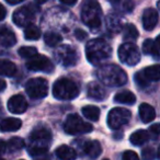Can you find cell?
Segmentation results:
<instances>
[{
    "instance_id": "cell-27",
    "label": "cell",
    "mask_w": 160,
    "mask_h": 160,
    "mask_svg": "<svg viewBox=\"0 0 160 160\" xmlns=\"http://www.w3.org/2000/svg\"><path fill=\"white\" fill-rule=\"evenodd\" d=\"M41 36V30L36 25L30 24L24 30V38L30 41H36Z\"/></svg>"
},
{
    "instance_id": "cell-25",
    "label": "cell",
    "mask_w": 160,
    "mask_h": 160,
    "mask_svg": "<svg viewBox=\"0 0 160 160\" xmlns=\"http://www.w3.org/2000/svg\"><path fill=\"white\" fill-rule=\"evenodd\" d=\"M82 114L88 120L92 121V122H97L100 118V110L94 105H87V107L82 108Z\"/></svg>"
},
{
    "instance_id": "cell-15",
    "label": "cell",
    "mask_w": 160,
    "mask_h": 160,
    "mask_svg": "<svg viewBox=\"0 0 160 160\" xmlns=\"http://www.w3.org/2000/svg\"><path fill=\"white\" fill-rule=\"evenodd\" d=\"M88 96L96 101H102L105 99L107 93H105L104 87H102L101 83L92 81L88 85Z\"/></svg>"
},
{
    "instance_id": "cell-31",
    "label": "cell",
    "mask_w": 160,
    "mask_h": 160,
    "mask_svg": "<svg viewBox=\"0 0 160 160\" xmlns=\"http://www.w3.org/2000/svg\"><path fill=\"white\" fill-rule=\"evenodd\" d=\"M107 23H108V27H109L110 29L114 32L120 31L121 25H122V23H121V19L118 18V16H115V14H110L107 19Z\"/></svg>"
},
{
    "instance_id": "cell-43",
    "label": "cell",
    "mask_w": 160,
    "mask_h": 160,
    "mask_svg": "<svg viewBox=\"0 0 160 160\" xmlns=\"http://www.w3.org/2000/svg\"><path fill=\"white\" fill-rule=\"evenodd\" d=\"M6 1L8 3H10V5H17V3H20L23 0H6Z\"/></svg>"
},
{
    "instance_id": "cell-47",
    "label": "cell",
    "mask_w": 160,
    "mask_h": 160,
    "mask_svg": "<svg viewBox=\"0 0 160 160\" xmlns=\"http://www.w3.org/2000/svg\"><path fill=\"white\" fill-rule=\"evenodd\" d=\"M0 160H5V159H2V158H0Z\"/></svg>"
},
{
    "instance_id": "cell-42",
    "label": "cell",
    "mask_w": 160,
    "mask_h": 160,
    "mask_svg": "<svg viewBox=\"0 0 160 160\" xmlns=\"http://www.w3.org/2000/svg\"><path fill=\"white\" fill-rule=\"evenodd\" d=\"M6 86H7V83H6L5 80L2 79H0V92L3 91V90L6 89Z\"/></svg>"
},
{
    "instance_id": "cell-1",
    "label": "cell",
    "mask_w": 160,
    "mask_h": 160,
    "mask_svg": "<svg viewBox=\"0 0 160 160\" xmlns=\"http://www.w3.org/2000/svg\"><path fill=\"white\" fill-rule=\"evenodd\" d=\"M86 56L90 64L98 66L107 62L112 56V48L108 42L101 38H94L86 45Z\"/></svg>"
},
{
    "instance_id": "cell-34",
    "label": "cell",
    "mask_w": 160,
    "mask_h": 160,
    "mask_svg": "<svg viewBox=\"0 0 160 160\" xmlns=\"http://www.w3.org/2000/svg\"><path fill=\"white\" fill-rule=\"evenodd\" d=\"M135 81H136V83L139 86V87H142V88L147 87V86H148V83H149V81L147 80V78L144 76V72H142V71H139V72L136 73V75H135Z\"/></svg>"
},
{
    "instance_id": "cell-19",
    "label": "cell",
    "mask_w": 160,
    "mask_h": 160,
    "mask_svg": "<svg viewBox=\"0 0 160 160\" xmlns=\"http://www.w3.org/2000/svg\"><path fill=\"white\" fill-rule=\"evenodd\" d=\"M22 126V121L16 118H7L0 122V129L2 132H16Z\"/></svg>"
},
{
    "instance_id": "cell-16",
    "label": "cell",
    "mask_w": 160,
    "mask_h": 160,
    "mask_svg": "<svg viewBox=\"0 0 160 160\" xmlns=\"http://www.w3.org/2000/svg\"><path fill=\"white\" fill-rule=\"evenodd\" d=\"M17 43L16 34L6 27L0 28V46L11 47Z\"/></svg>"
},
{
    "instance_id": "cell-35",
    "label": "cell",
    "mask_w": 160,
    "mask_h": 160,
    "mask_svg": "<svg viewBox=\"0 0 160 160\" xmlns=\"http://www.w3.org/2000/svg\"><path fill=\"white\" fill-rule=\"evenodd\" d=\"M142 160H153L156 158V152L153 148L151 147H147V148L142 149Z\"/></svg>"
},
{
    "instance_id": "cell-7",
    "label": "cell",
    "mask_w": 160,
    "mask_h": 160,
    "mask_svg": "<svg viewBox=\"0 0 160 160\" xmlns=\"http://www.w3.org/2000/svg\"><path fill=\"white\" fill-rule=\"evenodd\" d=\"M118 58L122 62L128 65V66H134L138 64L140 60V53L138 47L134 43H123L118 47Z\"/></svg>"
},
{
    "instance_id": "cell-2",
    "label": "cell",
    "mask_w": 160,
    "mask_h": 160,
    "mask_svg": "<svg viewBox=\"0 0 160 160\" xmlns=\"http://www.w3.org/2000/svg\"><path fill=\"white\" fill-rule=\"evenodd\" d=\"M101 82L109 87H120L127 81V75L121 67L116 65H104L96 72Z\"/></svg>"
},
{
    "instance_id": "cell-33",
    "label": "cell",
    "mask_w": 160,
    "mask_h": 160,
    "mask_svg": "<svg viewBox=\"0 0 160 160\" xmlns=\"http://www.w3.org/2000/svg\"><path fill=\"white\" fill-rule=\"evenodd\" d=\"M110 2H111L114 7H116L118 5H120L121 0H110ZM132 9H133V3H132L131 1H128V0H125V1H123L122 7H121V10H122V11L129 12V11H132Z\"/></svg>"
},
{
    "instance_id": "cell-45",
    "label": "cell",
    "mask_w": 160,
    "mask_h": 160,
    "mask_svg": "<svg viewBox=\"0 0 160 160\" xmlns=\"http://www.w3.org/2000/svg\"><path fill=\"white\" fill-rule=\"evenodd\" d=\"M38 160H46V159H38Z\"/></svg>"
},
{
    "instance_id": "cell-36",
    "label": "cell",
    "mask_w": 160,
    "mask_h": 160,
    "mask_svg": "<svg viewBox=\"0 0 160 160\" xmlns=\"http://www.w3.org/2000/svg\"><path fill=\"white\" fill-rule=\"evenodd\" d=\"M123 160H140L138 155L133 150H126L123 153Z\"/></svg>"
},
{
    "instance_id": "cell-5",
    "label": "cell",
    "mask_w": 160,
    "mask_h": 160,
    "mask_svg": "<svg viewBox=\"0 0 160 160\" xmlns=\"http://www.w3.org/2000/svg\"><path fill=\"white\" fill-rule=\"evenodd\" d=\"M53 94L58 100H72L79 94V88L68 78H60L54 83Z\"/></svg>"
},
{
    "instance_id": "cell-6",
    "label": "cell",
    "mask_w": 160,
    "mask_h": 160,
    "mask_svg": "<svg viewBox=\"0 0 160 160\" xmlns=\"http://www.w3.org/2000/svg\"><path fill=\"white\" fill-rule=\"evenodd\" d=\"M93 129L90 123H87L77 114H70L67 116L64 123V131L69 135H79V134L90 133Z\"/></svg>"
},
{
    "instance_id": "cell-26",
    "label": "cell",
    "mask_w": 160,
    "mask_h": 160,
    "mask_svg": "<svg viewBox=\"0 0 160 160\" xmlns=\"http://www.w3.org/2000/svg\"><path fill=\"white\" fill-rule=\"evenodd\" d=\"M142 72H144V76L147 78L148 81H158L160 78V70L158 65L147 67Z\"/></svg>"
},
{
    "instance_id": "cell-39",
    "label": "cell",
    "mask_w": 160,
    "mask_h": 160,
    "mask_svg": "<svg viewBox=\"0 0 160 160\" xmlns=\"http://www.w3.org/2000/svg\"><path fill=\"white\" fill-rule=\"evenodd\" d=\"M6 150H7V142L5 140L0 139V155L5 153Z\"/></svg>"
},
{
    "instance_id": "cell-22",
    "label": "cell",
    "mask_w": 160,
    "mask_h": 160,
    "mask_svg": "<svg viewBox=\"0 0 160 160\" xmlns=\"http://www.w3.org/2000/svg\"><path fill=\"white\" fill-rule=\"evenodd\" d=\"M149 139V134L147 131L144 129H138V131L134 132L129 137V140L133 145L135 146H140V145L145 144L147 140Z\"/></svg>"
},
{
    "instance_id": "cell-21",
    "label": "cell",
    "mask_w": 160,
    "mask_h": 160,
    "mask_svg": "<svg viewBox=\"0 0 160 160\" xmlns=\"http://www.w3.org/2000/svg\"><path fill=\"white\" fill-rule=\"evenodd\" d=\"M56 156L60 160H75L77 158V153L71 147L67 145H62L56 149Z\"/></svg>"
},
{
    "instance_id": "cell-37",
    "label": "cell",
    "mask_w": 160,
    "mask_h": 160,
    "mask_svg": "<svg viewBox=\"0 0 160 160\" xmlns=\"http://www.w3.org/2000/svg\"><path fill=\"white\" fill-rule=\"evenodd\" d=\"M149 131H150V134L153 136L155 138H158V136H159V133H160V126L159 124H153L150 126V128H149Z\"/></svg>"
},
{
    "instance_id": "cell-30",
    "label": "cell",
    "mask_w": 160,
    "mask_h": 160,
    "mask_svg": "<svg viewBox=\"0 0 160 160\" xmlns=\"http://www.w3.org/2000/svg\"><path fill=\"white\" fill-rule=\"evenodd\" d=\"M124 40L125 41H134L138 38V31L134 24H126L124 27Z\"/></svg>"
},
{
    "instance_id": "cell-48",
    "label": "cell",
    "mask_w": 160,
    "mask_h": 160,
    "mask_svg": "<svg viewBox=\"0 0 160 160\" xmlns=\"http://www.w3.org/2000/svg\"><path fill=\"white\" fill-rule=\"evenodd\" d=\"M103 160H110V159H103Z\"/></svg>"
},
{
    "instance_id": "cell-46",
    "label": "cell",
    "mask_w": 160,
    "mask_h": 160,
    "mask_svg": "<svg viewBox=\"0 0 160 160\" xmlns=\"http://www.w3.org/2000/svg\"><path fill=\"white\" fill-rule=\"evenodd\" d=\"M0 109H1V102H0Z\"/></svg>"
},
{
    "instance_id": "cell-18",
    "label": "cell",
    "mask_w": 160,
    "mask_h": 160,
    "mask_svg": "<svg viewBox=\"0 0 160 160\" xmlns=\"http://www.w3.org/2000/svg\"><path fill=\"white\" fill-rule=\"evenodd\" d=\"M159 36H157L156 41H152L150 38H147L142 43V52L146 55H151L156 59H159V45H158Z\"/></svg>"
},
{
    "instance_id": "cell-14",
    "label": "cell",
    "mask_w": 160,
    "mask_h": 160,
    "mask_svg": "<svg viewBox=\"0 0 160 160\" xmlns=\"http://www.w3.org/2000/svg\"><path fill=\"white\" fill-rule=\"evenodd\" d=\"M158 23V12L152 8H147L142 13V25L147 31H151L155 29Z\"/></svg>"
},
{
    "instance_id": "cell-29",
    "label": "cell",
    "mask_w": 160,
    "mask_h": 160,
    "mask_svg": "<svg viewBox=\"0 0 160 160\" xmlns=\"http://www.w3.org/2000/svg\"><path fill=\"white\" fill-rule=\"evenodd\" d=\"M62 36L59 34L55 33V32H47L44 35V41L48 46L51 47H55L62 42Z\"/></svg>"
},
{
    "instance_id": "cell-49",
    "label": "cell",
    "mask_w": 160,
    "mask_h": 160,
    "mask_svg": "<svg viewBox=\"0 0 160 160\" xmlns=\"http://www.w3.org/2000/svg\"><path fill=\"white\" fill-rule=\"evenodd\" d=\"M21 160H23V159H21Z\"/></svg>"
},
{
    "instance_id": "cell-11",
    "label": "cell",
    "mask_w": 160,
    "mask_h": 160,
    "mask_svg": "<svg viewBox=\"0 0 160 160\" xmlns=\"http://www.w3.org/2000/svg\"><path fill=\"white\" fill-rule=\"evenodd\" d=\"M27 67L32 71H44V72H52L54 69L53 62L44 55H38L29 58L27 62Z\"/></svg>"
},
{
    "instance_id": "cell-28",
    "label": "cell",
    "mask_w": 160,
    "mask_h": 160,
    "mask_svg": "<svg viewBox=\"0 0 160 160\" xmlns=\"http://www.w3.org/2000/svg\"><path fill=\"white\" fill-rule=\"evenodd\" d=\"M24 147V140L20 137H12L10 138V140L7 144V149H9V151L11 152H16L19 151Z\"/></svg>"
},
{
    "instance_id": "cell-13",
    "label": "cell",
    "mask_w": 160,
    "mask_h": 160,
    "mask_svg": "<svg viewBox=\"0 0 160 160\" xmlns=\"http://www.w3.org/2000/svg\"><path fill=\"white\" fill-rule=\"evenodd\" d=\"M8 109L11 113L22 114L28 109V101L22 94H16L8 101Z\"/></svg>"
},
{
    "instance_id": "cell-10",
    "label": "cell",
    "mask_w": 160,
    "mask_h": 160,
    "mask_svg": "<svg viewBox=\"0 0 160 160\" xmlns=\"http://www.w3.org/2000/svg\"><path fill=\"white\" fill-rule=\"evenodd\" d=\"M56 59L62 66H73L78 62V53L69 45H62L56 51Z\"/></svg>"
},
{
    "instance_id": "cell-9",
    "label": "cell",
    "mask_w": 160,
    "mask_h": 160,
    "mask_svg": "<svg viewBox=\"0 0 160 160\" xmlns=\"http://www.w3.org/2000/svg\"><path fill=\"white\" fill-rule=\"evenodd\" d=\"M132 118V114L128 110L123 108H115L110 111L108 115V125L112 129H118L123 125L127 124Z\"/></svg>"
},
{
    "instance_id": "cell-4",
    "label": "cell",
    "mask_w": 160,
    "mask_h": 160,
    "mask_svg": "<svg viewBox=\"0 0 160 160\" xmlns=\"http://www.w3.org/2000/svg\"><path fill=\"white\" fill-rule=\"evenodd\" d=\"M81 19L83 23L92 31H97L101 28L102 11L96 0H87L81 9Z\"/></svg>"
},
{
    "instance_id": "cell-24",
    "label": "cell",
    "mask_w": 160,
    "mask_h": 160,
    "mask_svg": "<svg viewBox=\"0 0 160 160\" xmlns=\"http://www.w3.org/2000/svg\"><path fill=\"white\" fill-rule=\"evenodd\" d=\"M16 72H17V66L13 62L8 59L0 60V75L11 77V76L16 75Z\"/></svg>"
},
{
    "instance_id": "cell-38",
    "label": "cell",
    "mask_w": 160,
    "mask_h": 160,
    "mask_svg": "<svg viewBox=\"0 0 160 160\" xmlns=\"http://www.w3.org/2000/svg\"><path fill=\"white\" fill-rule=\"evenodd\" d=\"M75 36L77 38V40L83 41V40H85V38L88 36V34L86 33L85 31H82V30L78 29V30H76V31H75Z\"/></svg>"
},
{
    "instance_id": "cell-17",
    "label": "cell",
    "mask_w": 160,
    "mask_h": 160,
    "mask_svg": "<svg viewBox=\"0 0 160 160\" xmlns=\"http://www.w3.org/2000/svg\"><path fill=\"white\" fill-rule=\"evenodd\" d=\"M83 152L88 156V157L92 158V159H96L102 152V147L101 144L98 140H89V142H86L83 144Z\"/></svg>"
},
{
    "instance_id": "cell-12",
    "label": "cell",
    "mask_w": 160,
    "mask_h": 160,
    "mask_svg": "<svg viewBox=\"0 0 160 160\" xmlns=\"http://www.w3.org/2000/svg\"><path fill=\"white\" fill-rule=\"evenodd\" d=\"M12 20H13L14 24L18 27H28L34 20V12L30 8L22 7L14 11Z\"/></svg>"
},
{
    "instance_id": "cell-23",
    "label": "cell",
    "mask_w": 160,
    "mask_h": 160,
    "mask_svg": "<svg viewBox=\"0 0 160 160\" xmlns=\"http://www.w3.org/2000/svg\"><path fill=\"white\" fill-rule=\"evenodd\" d=\"M114 101L118 103H124V104H133L136 101V97L133 92L128 91V90H124V91H121L115 94Z\"/></svg>"
},
{
    "instance_id": "cell-32",
    "label": "cell",
    "mask_w": 160,
    "mask_h": 160,
    "mask_svg": "<svg viewBox=\"0 0 160 160\" xmlns=\"http://www.w3.org/2000/svg\"><path fill=\"white\" fill-rule=\"evenodd\" d=\"M36 54H38V49L32 46H23L19 49V55L23 58H28V59L35 56Z\"/></svg>"
},
{
    "instance_id": "cell-20",
    "label": "cell",
    "mask_w": 160,
    "mask_h": 160,
    "mask_svg": "<svg viewBox=\"0 0 160 160\" xmlns=\"http://www.w3.org/2000/svg\"><path fill=\"white\" fill-rule=\"evenodd\" d=\"M139 116L144 123H149L155 120L156 111L148 103H142L139 107Z\"/></svg>"
},
{
    "instance_id": "cell-3",
    "label": "cell",
    "mask_w": 160,
    "mask_h": 160,
    "mask_svg": "<svg viewBox=\"0 0 160 160\" xmlns=\"http://www.w3.org/2000/svg\"><path fill=\"white\" fill-rule=\"evenodd\" d=\"M52 142V133L46 127H38L30 136L29 152L32 156L43 155L48 150Z\"/></svg>"
},
{
    "instance_id": "cell-44",
    "label": "cell",
    "mask_w": 160,
    "mask_h": 160,
    "mask_svg": "<svg viewBox=\"0 0 160 160\" xmlns=\"http://www.w3.org/2000/svg\"><path fill=\"white\" fill-rule=\"evenodd\" d=\"M35 1H36L38 3H45V2L47 1V0H35Z\"/></svg>"
},
{
    "instance_id": "cell-40",
    "label": "cell",
    "mask_w": 160,
    "mask_h": 160,
    "mask_svg": "<svg viewBox=\"0 0 160 160\" xmlns=\"http://www.w3.org/2000/svg\"><path fill=\"white\" fill-rule=\"evenodd\" d=\"M6 14H7V10H6V8L0 3V21L6 18Z\"/></svg>"
},
{
    "instance_id": "cell-8",
    "label": "cell",
    "mask_w": 160,
    "mask_h": 160,
    "mask_svg": "<svg viewBox=\"0 0 160 160\" xmlns=\"http://www.w3.org/2000/svg\"><path fill=\"white\" fill-rule=\"evenodd\" d=\"M25 91L32 99H43L48 92V82L44 78H33L25 85Z\"/></svg>"
},
{
    "instance_id": "cell-41",
    "label": "cell",
    "mask_w": 160,
    "mask_h": 160,
    "mask_svg": "<svg viewBox=\"0 0 160 160\" xmlns=\"http://www.w3.org/2000/svg\"><path fill=\"white\" fill-rule=\"evenodd\" d=\"M78 0H60V2H62L64 5H67V6H72L77 2Z\"/></svg>"
}]
</instances>
